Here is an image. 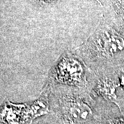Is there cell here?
Instances as JSON below:
<instances>
[{"mask_svg": "<svg viewBox=\"0 0 124 124\" xmlns=\"http://www.w3.org/2000/svg\"><path fill=\"white\" fill-rule=\"evenodd\" d=\"M54 76L58 82L66 84L80 85L84 82L83 67L73 58H63L57 65Z\"/></svg>", "mask_w": 124, "mask_h": 124, "instance_id": "obj_1", "label": "cell"}, {"mask_svg": "<svg viewBox=\"0 0 124 124\" xmlns=\"http://www.w3.org/2000/svg\"><path fill=\"white\" fill-rule=\"evenodd\" d=\"M67 117L73 122L85 121L91 118L92 110L85 103L77 99H68L64 103Z\"/></svg>", "mask_w": 124, "mask_h": 124, "instance_id": "obj_2", "label": "cell"}, {"mask_svg": "<svg viewBox=\"0 0 124 124\" xmlns=\"http://www.w3.org/2000/svg\"><path fill=\"white\" fill-rule=\"evenodd\" d=\"M103 52L107 54H113L124 49V39L112 32H105L100 41Z\"/></svg>", "mask_w": 124, "mask_h": 124, "instance_id": "obj_3", "label": "cell"}, {"mask_svg": "<svg viewBox=\"0 0 124 124\" xmlns=\"http://www.w3.org/2000/svg\"><path fill=\"white\" fill-rule=\"evenodd\" d=\"M24 107L8 103L5 104L1 111V119L6 124H19Z\"/></svg>", "mask_w": 124, "mask_h": 124, "instance_id": "obj_4", "label": "cell"}, {"mask_svg": "<svg viewBox=\"0 0 124 124\" xmlns=\"http://www.w3.org/2000/svg\"><path fill=\"white\" fill-rule=\"evenodd\" d=\"M116 85L109 80H102L97 86V93L107 99L113 101L115 99Z\"/></svg>", "mask_w": 124, "mask_h": 124, "instance_id": "obj_5", "label": "cell"}, {"mask_svg": "<svg viewBox=\"0 0 124 124\" xmlns=\"http://www.w3.org/2000/svg\"><path fill=\"white\" fill-rule=\"evenodd\" d=\"M46 110H47L46 106L45 104L43 103V102L37 101L31 107L29 117L35 118L37 116L42 115L44 113H46L47 112Z\"/></svg>", "mask_w": 124, "mask_h": 124, "instance_id": "obj_6", "label": "cell"}, {"mask_svg": "<svg viewBox=\"0 0 124 124\" xmlns=\"http://www.w3.org/2000/svg\"><path fill=\"white\" fill-rule=\"evenodd\" d=\"M110 124H124V118H117V119H112L109 120Z\"/></svg>", "mask_w": 124, "mask_h": 124, "instance_id": "obj_7", "label": "cell"}, {"mask_svg": "<svg viewBox=\"0 0 124 124\" xmlns=\"http://www.w3.org/2000/svg\"><path fill=\"white\" fill-rule=\"evenodd\" d=\"M121 84L124 85V72L122 74V75L121 76Z\"/></svg>", "mask_w": 124, "mask_h": 124, "instance_id": "obj_8", "label": "cell"}]
</instances>
